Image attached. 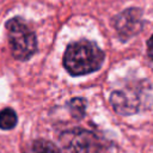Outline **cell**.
Listing matches in <instances>:
<instances>
[{"instance_id":"6da1fadb","label":"cell","mask_w":153,"mask_h":153,"mask_svg":"<svg viewBox=\"0 0 153 153\" xmlns=\"http://www.w3.org/2000/svg\"><path fill=\"white\" fill-rule=\"evenodd\" d=\"M104 51L92 41L80 39L71 43L63 55V66L73 76L98 71L104 62Z\"/></svg>"},{"instance_id":"7a4b0ae2","label":"cell","mask_w":153,"mask_h":153,"mask_svg":"<svg viewBox=\"0 0 153 153\" xmlns=\"http://www.w3.org/2000/svg\"><path fill=\"white\" fill-rule=\"evenodd\" d=\"M8 42L12 56L17 60H29L37 50V39L33 31L19 17H14L6 23Z\"/></svg>"},{"instance_id":"3957f363","label":"cell","mask_w":153,"mask_h":153,"mask_svg":"<svg viewBox=\"0 0 153 153\" xmlns=\"http://www.w3.org/2000/svg\"><path fill=\"white\" fill-rule=\"evenodd\" d=\"M63 153H99L102 143L98 136L86 129L73 128L59 137Z\"/></svg>"},{"instance_id":"277c9868","label":"cell","mask_w":153,"mask_h":153,"mask_svg":"<svg viewBox=\"0 0 153 153\" xmlns=\"http://www.w3.org/2000/svg\"><path fill=\"white\" fill-rule=\"evenodd\" d=\"M112 23L121 39L126 41L142 29L141 11L139 8L124 10L112 19Z\"/></svg>"},{"instance_id":"5b68a950","label":"cell","mask_w":153,"mask_h":153,"mask_svg":"<svg viewBox=\"0 0 153 153\" xmlns=\"http://www.w3.org/2000/svg\"><path fill=\"white\" fill-rule=\"evenodd\" d=\"M110 103L114 110L121 115H131L137 112L140 106V97L133 88H123L114 91L110 96Z\"/></svg>"},{"instance_id":"8992f818","label":"cell","mask_w":153,"mask_h":153,"mask_svg":"<svg viewBox=\"0 0 153 153\" xmlns=\"http://www.w3.org/2000/svg\"><path fill=\"white\" fill-rule=\"evenodd\" d=\"M18 121L17 114L11 108H5L0 111V128L4 130H8L16 127Z\"/></svg>"},{"instance_id":"52a82bcc","label":"cell","mask_w":153,"mask_h":153,"mask_svg":"<svg viewBox=\"0 0 153 153\" xmlns=\"http://www.w3.org/2000/svg\"><path fill=\"white\" fill-rule=\"evenodd\" d=\"M32 149H33V153H61L53 142L43 139L36 140L33 142Z\"/></svg>"},{"instance_id":"ba28073f","label":"cell","mask_w":153,"mask_h":153,"mask_svg":"<svg viewBox=\"0 0 153 153\" xmlns=\"http://www.w3.org/2000/svg\"><path fill=\"white\" fill-rule=\"evenodd\" d=\"M85 109H86V103L85 99L82 98H73L69 102V110L73 117L75 118H82L85 115Z\"/></svg>"},{"instance_id":"9c48e42d","label":"cell","mask_w":153,"mask_h":153,"mask_svg":"<svg viewBox=\"0 0 153 153\" xmlns=\"http://www.w3.org/2000/svg\"><path fill=\"white\" fill-rule=\"evenodd\" d=\"M147 55H148L149 60L153 62V35L147 41Z\"/></svg>"}]
</instances>
